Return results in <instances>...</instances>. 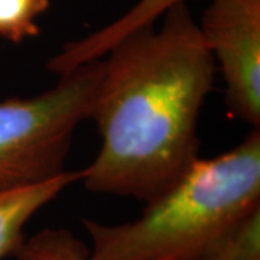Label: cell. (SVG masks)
Returning a JSON list of instances; mask_svg holds the SVG:
<instances>
[{"instance_id":"277c9868","label":"cell","mask_w":260,"mask_h":260,"mask_svg":"<svg viewBox=\"0 0 260 260\" xmlns=\"http://www.w3.org/2000/svg\"><path fill=\"white\" fill-rule=\"evenodd\" d=\"M239 120L260 126V0H211L198 25Z\"/></svg>"},{"instance_id":"52a82bcc","label":"cell","mask_w":260,"mask_h":260,"mask_svg":"<svg viewBox=\"0 0 260 260\" xmlns=\"http://www.w3.org/2000/svg\"><path fill=\"white\" fill-rule=\"evenodd\" d=\"M189 260H260V207L215 237Z\"/></svg>"},{"instance_id":"7a4b0ae2","label":"cell","mask_w":260,"mask_h":260,"mask_svg":"<svg viewBox=\"0 0 260 260\" xmlns=\"http://www.w3.org/2000/svg\"><path fill=\"white\" fill-rule=\"evenodd\" d=\"M260 207V130L214 158H197L177 181L120 224L83 220L94 260H189Z\"/></svg>"},{"instance_id":"8992f818","label":"cell","mask_w":260,"mask_h":260,"mask_svg":"<svg viewBox=\"0 0 260 260\" xmlns=\"http://www.w3.org/2000/svg\"><path fill=\"white\" fill-rule=\"evenodd\" d=\"M80 181V171L61 175L37 185L0 192V260L13 256L25 240V227L44 207L68 186Z\"/></svg>"},{"instance_id":"9c48e42d","label":"cell","mask_w":260,"mask_h":260,"mask_svg":"<svg viewBox=\"0 0 260 260\" xmlns=\"http://www.w3.org/2000/svg\"><path fill=\"white\" fill-rule=\"evenodd\" d=\"M48 8L49 0H0V38L19 44L37 37Z\"/></svg>"},{"instance_id":"5b68a950","label":"cell","mask_w":260,"mask_h":260,"mask_svg":"<svg viewBox=\"0 0 260 260\" xmlns=\"http://www.w3.org/2000/svg\"><path fill=\"white\" fill-rule=\"evenodd\" d=\"M186 0H139L120 18L91 32L87 37L68 41L55 55L51 56L47 68L56 75L65 74L80 65L102 59L107 51L129 34L146 26H153L168 10Z\"/></svg>"},{"instance_id":"3957f363","label":"cell","mask_w":260,"mask_h":260,"mask_svg":"<svg viewBox=\"0 0 260 260\" xmlns=\"http://www.w3.org/2000/svg\"><path fill=\"white\" fill-rule=\"evenodd\" d=\"M103 59L58 75L32 97L0 100V192L37 185L67 171L75 130L90 119Z\"/></svg>"},{"instance_id":"6da1fadb","label":"cell","mask_w":260,"mask_h":260,"mask_svg":"<svg viewBox=\"0 0 260 260\" xmlns=\"http://www.w3.org/2000/svg\"><path fill=\"white\" fill-rule=\"evenodd\" d=\"M90 119L102 146L80 171L94 194L149 203L200 158L198 123L215 62L186 3L114 44L103 56Z\"/></svg>"},{"instance_id":"ba28073f","label":"cell","mask_w":260,"mask_h":260,"mask_svg":"<svg viewBox=\"0 0 260 260\" xmlns=\"http://www.w3.org/2000/svg\"><path fill=\"white\" fill-rule=\"evenodd\" d=\"M13 260H94L90 249L68 229L47 227L25 240Z\"/></svg>"}]
</instances>
